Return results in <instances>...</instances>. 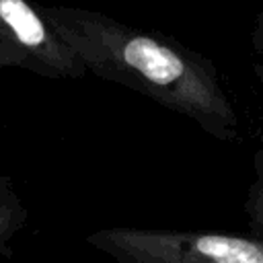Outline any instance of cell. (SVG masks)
<instances>
[{
	"label": "cell",
	"mask_w": 263,
	"mask_h": 263,
	"mask_svg": "<svg viewBox=\"0 0 263 263\" xmlns=\"http://www.w3.org/2000/svg\"><path fill=\"white\" fill-rule=\"evenodd\" d=\"M86 72L175 111L220 142L240 140V119L214 62L158 31L80 6H41Z\"/></svg>",
	"instance_id": "1"
},
{
	"label": "cell",
	"mask_w": 263,
	"mask_h": 263,
	"mask_svg": "<svg viewBox=\"0 0 263 263\" xmlns=\"http://www.w3.org/2000/svg\"><path fill=\"white\" fill-rule=\"evenodd\" d=\"M86 242L117 263H263V240L226 232L111 226Z\"/></svg>",
	"instance_id": "2"
},
{
	"label": "cell",
	"mask_w": 263,
	"mask_h": 263,
	"mask_svg": "<svg viewBox=\"0 0 263 263\" xmlns=\"http://www.w3.org/2000/svg\"><path fill=\"white\" fill-rule=\"evenodd\" d=\"M21 68L43 78H82L80 58L31 0H0V70Z\"/></svg>",
	"instance_id": "3"
},
{
	"label": "cell",
	"mask_w": 263,
	"mask_h": 263,
	"mask_svg": "<svg viewBox=\"0 0 263 263\" xmlns=\"http://www.w3.org/2000/svg\"><path fill=\"white\" fill-rule=\"evenodd\" d=\"M27 226V208L12 179L0 171V257H10L12 242Z\"/></svg>",
	"instance_id": "4"
},
{
	"label": "cell",
	"mask_w": 263,
	"mask_h": 263,
	"mask_svg": "<svg viewBox=\"0 0 263 263\" xmlns=\"http://www.w3.org/2000/svg\"><path fill=\"white\" fill-rule=\"evenodd\" d=\"M245 214L249 220L251 236L263 240V148L253 156V181L247 191Z\"/></svg>",
	"instance_id": "5"
},
{
	"label": "cell",
	"mask_w": 263,
	"mask_h": 263,
	"mask_svg": "<svg viewBox=\"0 0 263 263\" xmlns=\"http://www.w3.org/2000/svg\"><path fill=\"white\" fill-rule=\"evenodd\" d=\"M251 49H253V72L263 84V10L255 14L251 25Z\"/></svg>",
	"instance_id": "6"
}]
</instances>
